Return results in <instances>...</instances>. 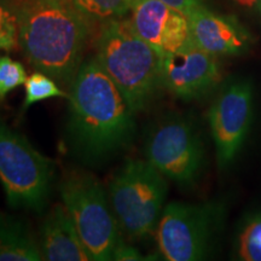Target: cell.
I'll return each mask as SVG.
<instances>
[{
  "label": "cell",
  "instance_id": "5",
  "mask_svg": "<svg viewBox=\"0 0 261 261\" xmlns=\"http://www.w3.org/2000/svg\"><path fill=\"white\" fill-rule=\"evenodd\" d=\"M58 189L91 260H113L120 228L108 189L93 173L83 168L65 171Z\"/></svg>",
  "mask_w": 261,
  "mask_h": 261
},
{
  "label": "cell",
  "instance_id": "10",
  "mask_svg": "<svg viewBox=\"0 0 261 261\" xmlns=\"http://www.w3.org/2000/svg\"><path fill=\"white\" fill-rule=\"evenodd\" d=\"M221 77L217 56L196 46L191 40L179 50L162 56L161 86L180 99L204 96L220 83Z\"/></svg>",
  "mask_w": 261,
  "mask_h": 261
},
{
  "label": "cell",
  "instance_id": "4",
  "mask_svg": "<svg viewBox=\"0 0 261 261\" xmlns=\"http://www.w3.org/2000/svg\"><path fill=\"white\" fill-rule=\"evenodd\" d=\"M167 194V178L148 160H127L108 185L120 232L129 241L150 236L158 227Z\"/></svg>",
  "mask_w": 261,
  "mask_h": 261
},
{
  "label": "cell",
  "instance_id": "12",
  "mask_svg": "<svg viewBox=\"0 0 261 261\" xmlns=\"http://www.w3.org/2000/svg\"><path fill=\"white\" fill-rule=\"evenodd\" d=\"M188 18L191 41L208 54L232 56L242 54L249 45V37L234 19L212 12L203 5Z\"/></svg>",
  "mask_w": 261,
  "mask_h": 261
},
{
  "label": "cell",
  "instance_id": "9",
  "mask_svg": "<svg viewBox=\"0 0 261 261\" xmlns=\"http://www.w3.org/2000/svg\"><path fill=\"white\" fill-rule=\"evenodd\" d=\"M253 85L238 80L227 85L210 109L211 132L219 168L233 161L252 123Z\"/></svg>",
  "mask_w": 261,
  "mask_h": 261
},
{
  "label": "cell",
  "instance_id": "1",
  "mask_svg": "<svg viewBox=\"0 0 261 261\" xmlns=\"http://www.w3.org/2000/svg\"><path fill=\"white\" fill-rule=\"evenodd\" d=\"M68 102V144L85 165L109 161L135 140L136 113L96 57L83 62Z\"/></svg>",
  "mask_w": 261,
  "mask_h": 261
},
{
  "label": "cell",
  "instance_id": "3",
  "mask_svg": "<svg viewBox=\"0 0 261 261\" xmlns=\"http://www.w3.org/2000/svg\"><path fill=\"white\" fill-rule=\"evenodd\" d=\"M94 57L136 114L149 106L161 87L162 56L139 37L130 18L103 23Z\"/></svg>",
  "mask_w": 261,
  "mask_h": 261
},
{
  "label": "cell",
  "instance_id": "19",
  "mask_svg": "<svg viewBox=\"0 0 261 261\" xmlns=\"http://www.w3.org/2000/svg\"><path fill=\"white\" fill-rule=\"evenodd\" d=\"M27 77L22 63L8 56H0V100L11 91L24 85Z\"/></svg>",
  "mask_w": 261,
  "mask_h": 261
},
{
  "label": "cell",
  "instance_id": "15",
  "mask_svg": "<svg viewBox=\"0 0 261 261\" xmlns=\"http://www.w3.org/2000/svg\"><path fill=\"white\" fill-rule=\"evenodd\" d=\"M77 11L90 22L106 23L125 17L130 11L133 0H71Z\"/></svg>",
  "mask_w": 261,
  "mask_h": 261
},
{
  "label": "cell",
  "instance_id": "6",
  "mask_svg": "<svg viewBox=\"0 0 261 261\" xmlns=\"http://www.w3.org/2000/svg\"><path fill=\"white\" fill-rule=\"evenodd\" d=\"M55 174L54 161L0 119V181L9 207L42 213L50 202Z\"/></svg>",
  "mask_w": 261,
  "mask_h": 261
},
{
  "label": "cell",
  "instance_id": "20",
  "mask_svg": "<svg viewBox=\"0 0 261 261\" xmlns=\"http://www.w3.org/2000/svg\"><path fill=\"white\" fill-rule=\"evenodd\" d=\"M113 260L115 261H140V260H150L145 257L143 253H140L136 247H132L127 243L121 237L117 241L115 249L113 253Z\"/></svg>",
  "mask_w": 261,
  "mask_h": 261
},
{
  "label": "cell",
  "instance_id": "13",
  "mask_svg": "<svg viewBox=\"0 0 261 261\" xmlns=\"http://www.w3.org/2000/svg\"><path fill=\"white\" fill-rule=\"evenodd\" d=\"M42 260L90 261L74 220L63 203H56L45 215L39 230Z\"/></svg>",
  "mask_w": 261,
  "mask_h": 261
},
{
  "label": "cell",
  "instance_id": "7",
  "mask_svg": "<svg viewBox=\"0 0 261 261\" xmlns=\"http://www.w3.org/2000/svg\"><path fill=\"white\" fill-rule=\"evenodd\" d=\"M145 156L169 180L191 187L203 168L204 146L194 123L184 117L171 116L149 132Z\"/></svg>",
  "mask_w": 261,
  "mask_h": 261
},
{
  "label": "cell",
  "instance_id": "18",
  "mask_svg": "<svg viewBox=\"0 0 261 261\" xmlns=\"http://www.w3.org/2000/svg\"><path fill=\"white\" fill-rule=\"evenodd\" d=\"M238 253L244 261H261V215L249 221L241 232Z\"/></svg>",
  "mask_w": 261,
  "mask_h": 261
},
{
  "label": "cell",
  "instance_id": "22",
  "mask_svg": "<svg viewBox=\"0 0 261 261\" xmlns=\"http://www.w3.org/2000/svg\"><path fill=\"white\" fill-rule=\"evenodd\" d=\"M238 5L244 6V8H256L261 5V0H234Z\"/></svg>",
  "mask_w": 261,
  "mask_h": 261
},
{
  "label": "cell",
  "instance_id": "14",
  "mask_svg": "<svg viewBox=\"0 0 261 261\" xmlns=\"http://www.w3.org/2000/svg\"><path fill=\"white\" fill-rule=\"evenodd\" d=\"M39 238L17 215L0 212V261H41Z\"/></svg>",
  "mask_w": 261,
  "mask_h": 261
},
{
  "label": "cell",
  "instance_id": "21",
  "mask_svg": "<svg viewBox=\"0 0 261 261\" xmlns=\"http://www.w3.org/2000/svg\"><path fill=\"white\" fill-rule=\"evenodd\" d=\"M161 2L187 16L202 5V0H161Z\"/></svg>",
  "mask_w": 261,
  "mask_h": 261
},
{
  "label": "cell",
  "instance_id": "11",
  "mask_svg": "<svg viewBox=\"0 0 261 261\" xmlns=\"http://www.w3.org/2000/svg\"><path fill=\"white\" fill-rule=\"evenodd\" d=\"M130 22L139 37L161 56L179 50L191 40L188 16L161 0H133Z\"/></svg>",
  "mask_w": 261,
  "mask_h": 261
},
{
  "label": "cell",
  "instance_id": "2",
  "mask_svg": "<svg viewBox=\"0 0 261 261\" xmlns=\"http://www.w3.org/2000/svg\"><path fill=\"white\" fill-rule=\"evenodd\" d=\"M19 47L35 70L68 92L84 62L89 21L71 0H15Z\"/></svg>",
  "mask_w": 261,
  "mask_h": 261
},
{
  "label": "cell",
  "instance_id": "17",
  "mask_svg": "<svg viewBox=\"0 0 261 261\" xmlns=\"http://www.w3.org/2000/svg\"><path fill=\"white\" fill-rule=\"evenodd\" d=\"M18 46L17 6L15 0H0V51L11 52Z\"/></svg>",
  "mask_w": 261,
  "mask_h": 261
},
{
  "label": "cell",
  "instance_id": "8",
  "mask_svg": "<svg viewBox=\"0 0 261 261\" xmlns=\"http://www.w3.org/2000/svg\"><path fill=\"white\" fill-rule=\"evenodd\" d=\"M212 203L171 202L163 208L156 227V241L163 259L197 261L208 255L218 218Z\"/></svg>",
  "mask_w": 261,
  "mask_h": 261
},
{
  "label": "cell",
  "instance_id": "16",
  "mask_svg": "<svg viewBox=\"0 0 261 261\" xmlns=\"http://www.w3.org/2000/svg\"><path fill=\"white\" fill-rule=\"evenodd\" d=\"M25 97L22 106L21 113H25L33 104L50 98H68V92L61 87L56 80L47 74L35 70L25 80Z\"/></svg>",
  "mask_w": 261,
  "mask_h": 261
}]
</instances>
